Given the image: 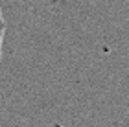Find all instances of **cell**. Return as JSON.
I'll return each instance as SVG.
<instances>
[{"label": "cell", "mask_w": 129, "mask_h": 127, "mask_svg": "<svg viewBox=\"0 0 129 127\" xmlns=\"http://www.w3.org/2000/svg\"><path fill=\"white\" fill-rule=\"evenodd\" d=\"M4 35H6V22L2 17V9H0V59H2V44H4Z\"/></svg>", "instance_id": "cell-1"}]
</instances>
